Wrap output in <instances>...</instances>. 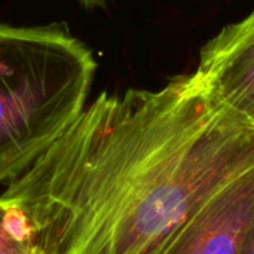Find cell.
Masks as SVG:
<instances>
[{
    "instance_id": "cell-1",
    "label": "cell",
    "mask_w": 254,
    "mask_h": 254,
    "mask_svg": "<svg viewBox=\"0 0 254 254\" xmlns=\"http://www.w3.org/2000/svg\"><path fill=\"white\" fill-rule=\"evenodd\" d=\"M254 167V127L190 74L101 92L0 195L33 254H162Z\"/></svg>"
},
{
    "instance_id": "cell-2",
    "label": "cell",
    "mask_w": 254,
    "mask_h": 254,
    "mask_svg": "<svg viewBox=\"0 0 254 254\" xmlns=\"http://www.w3.org/2000/svg\"><path fill=\"white\" fill-rule=\"evenodd\" d=\"M97 71L67 28L0 24V183L19 177L74 122Z\"/></svg>"
},
{
    "instance_id": "cell-3",
    "label": "cell",
    "mask_w": 254,
    "mask_h": 254,
    "mask_svg": "<svg viewBox=\"0 0 254 254\" xmlns=\"http://www.w3.org/2000/svg\"><path fill=\"white\" fill-rule=\"evenodd\" d=\"M192 76L208 97L254 127V10L202 46Z\"/></svg>"
},
{
    "instance_id": "cell-4",
    "label": "cell",
    "mask_w": 254,
    "mask_h": 254,
    "mask_svg": "<svg viewBox=\"0 0 254 254\" xmlns=\"http://www.w3.org/2000/svg\"><path fill=\"white\" fill-rule=\"evenodd\" d=\"M254 226V167L219 189L162 254H241Z\"/></svg>"
},
{
    "instance_id": "cell-5",
    "label": "cell",
    "mask_w": 254,
    "mask_h": 254,
    "mask_svg": "<svg viewBox=\"0 0 254 254\" xmlns=\"http://www.w3.org/2000/svg\"><path fill=\"white\" fill-rule=\"evenodd\" d=\"M0 254H33L25 234L12 214L0 205Z\"/></svg>"
},
{
    "instance_id": "cell-6",
    "label": "cell",
    "mask_w": 254,
    "mask_h": 254,
    "mask_svg": "<svg viewBox=\"0 0 254 254\" xmlns=\"http://www.w3.org/2000/svg\"><path fill=\"white\" fill-rule=\"evenodd\" d=\"M241 254H254V226L250 229V232L247 234V237L244 240Z\"/></svg>"
},
{
    "instance_id": "cell-7",
    "label": "cell",
    "mask_w": 254,
    "mask_h": 254,
    "mask_svg": "<svg viewBox=\"0 0 254 254\" xmlns=\"http://www.w3.org/2000/svg\"><path fill=\"white\" fill-rule=\"evenodd\" d=\"M82 3L83 7L86 9H95V7H101L104 6L106 3H109L110 0H79Z\"/></svg>"
}]
</instances>
